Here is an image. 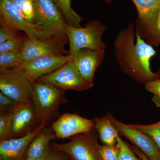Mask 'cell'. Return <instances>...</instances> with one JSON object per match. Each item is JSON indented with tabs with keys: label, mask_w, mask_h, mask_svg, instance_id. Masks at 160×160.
<instances>
[{
	"label": "cell",
	"mask_w": 160,
	"mask_h": 160,
	"mask_svg": "<svg viewBox=\"0 0 160 160\" xmlns=\"http://www.w3.org/2000/svg\"><path fill=\"white\" fill-rule=\"evenodd\" d=\"M100 151L103 160H119L120 148L117 143L114 146H100Z\"/></svg>",
	"instance_id": "27"
},
{
	"label": "cell",
	"mask_w": 160,
	"mask_h": 160,
	"mask_svg": "<svg viewBox=\"0 0 160 160\" xmlns=\"http://www.w3.org/2000/svg\"><path fill=\"white\" fill-rule=\"evenodd\" d=\"M132 129L149 135L155 141L160 149V121L151 125H128Z\"/></svg>",
	"instance_id": "24"
},
{
	"label": "cell",
	"mask_w": 160,
	"mask_h": 160,
	"mask_svg": "<svg viewBox=\"0 0 160 160\" xmlns=\"http://www.w3.org/2000/svg\"><path fill=\"white\" fill-rule=\"evenodd\" d=\"M106 28L98 20L90 21L85 27H76L67 25L65 33L69 44V55L82 49L105 50L106 45L102 40Z\"/></svg>",
	"instance_id": "3"
},
{
	"label": "cell",
	"mask_w": 160,
	"mask_h": 160,
	"mask_svg": "<svg viewBox=\"0 0 160 160\" xmlns=\"http://www.w3.org/2000/svg\"><path fill=\"white\" fill-rule=\"evenodd\" d=\"M136 29L148 44L151 46L160 44V7L156 16L151 24L141 30Z\"/></svg>",
	"instance_id": "19"
},
{
	"label": "cell",
	"mask_w": 160,
	"mask_h": 160,
	"mask_svg": "<svg viewBox=\"0 0 160 160\" xmlns=\"http://www.w3.org/2000/svg\"><path fill=\"white\" fill-rule=\"evenodd\" d=\"M59 9L67 24L76 27H81L82 18L71 7V0H52Z\"/></svg>",
	"instance_id": "20"
},
{
	"label": "cell",
	"mask_w": 160,
	"mask_h": 160,
	"mask_svg": "<svg viewBox=\"0 0 160 160\" xmlns=\"http://www.w3.org/2000/svg\"><path fill=\"white\" fill-rule=\"evenodd\" d=\"M67 42L69 40L66 34L39 39L26 36L21 51L23 62L44 56L68 55L69 51L65 47Z\"/></svg>",
	"instance_id": "5"
},
{
	"label": "cell",
	"mask_w": 160,
	"mask_h": 160,
	"mask_svg": "<svg viewBox=\"0 0 160 160\" xmlns=\"http://www.w3.org/2000/svg\"></svg>",
	"instance_id": "36"
},
{
	"label": "cell",
	"mask_w": 160,
	"mask_h": 160,
	"mask_svg": "<svg viewBox=\"0 0 160 160\" xmlns=\"http://www.w3.org/2000/svg\"><path fill=\"white\" fill-rule=\"evenodd\" d=\"M152 100V102L155 105L156 107L160 108V97L154 95Z\"/></svg>",
	"instance_id": "33"
},
{
	"label": "cell",
	"mask_w": 160,
	"mask_h": 160,
	"mask_svg": "<svg viewBox=\"0 0 160 160\" xmlns=\"http://www.w3.org/2000/svg\"><path fill=\"white\" fill-rule=\"evenodd\" d=\"M105 1H107V2H109V1H112V0H105Z\"/></svg>",
	"instance_id": "35"
},
{
	"label": "cell",
	"mask_w": 160,
	"mask_h": 160,
	"mask_svg": "<svg viewBox=\"0 0 160 160\" xmlns=\"http://www.w3.org/2000/svg\"><path fill=\"white\" fill-rule=\"evenodd\" d=\"M105 50L82 49L70 55L71 61L79 73L92 87L94 85L93 79L95 72L102 62Z\"/></svg>",
	"instance_id": "13"
},
{
	"label": "cell",
	"mask_w": 160,
	"mask_h": 160,
	"mask_svg": "<svg viewBox=\"0 0 160 160\" xmlns=\"http://www.w3.org/2000/svg\"><path fill=\"white\" fill-rule=\"evenodd\" d=\"M46 124L41 123L36 129L22 137L0 141V160H22L32 141Z\"/></svg>",
	"instance_id": "14"
},
{
	"label": "cell",
	"mask_w": 160,
	"mask_h": 160,
	"mask_svg": "<svg viewBox=\"0 0 160 160\" xmlns=\"http://www.w3.org/2000/svg\"><path fill=\"white\" fill-rule=\"evenodd\" d=\"M50 150L49 149L46 152L45 155L43 157L42 160H66L67 159L64 157L62 154V152L55 151L52 149Z\"/></svg>",
	"instance_id": "31"
},
{
	"label": "cell",
	"mask_w": 160,
	"mask_h": 160,
	"mask_svg": "<svg viewBox=\"0 0 160 160\" xmlns=\"http://www.w3.org/2000/svg\"><path fill=\"white\" fill-rule=\"evenodd\" d=\"M94 121L73 113H65L52 123V129L56 137L69 138L82 133L90 132L94 129Z\"/></svg>",
	"instance_id": "11"
},
{
	"label": "cell",
	"mask_w": 160,
	"mask_h": 160,
	"mask_svg": "<svg viewBox=\"0 0 160 160\" xmlns=\"http://www.w3.org/2000/svg\"><path fill=\"white\" fill-rule=\"evenodd\" d=\"M23 62L21 51L0 53V71L18 69Z\"/></svg>",
	"instance_id": "22"
},
{
	"label": "cell",
	"mask_w": 160,
	"mask_h": 160,
	"mask_svg": "<svg viewBox=\"0 0 160 160\" xmlns=\"http://www.w3.org/2000/svg\"><path fill=\"white\" fill-rule=\"evenodd\" d=\"M94 128L99 135L100 139L105 145L114 146L117 144L118 130L112 123L109 115L94 119Z\"/></svg>",
	"instance_id": "18"
},
{
	"label": "cell",
	"mask_w": 160,
	"mask_h": 160,
	"mask_svg": "<svg viewBox=\"0 0 160 160\" xmlns=\"http://www.w3.org/2000/svg\"><path fill=\"white\" fill-rule=\"evenodd\" d=\"M130 147L132 150L133 151V152H134L141 160H149V159L146 156V155L144 154L139 149H138L137 147H136L132 146H130Z\"/></svg>",
	"instance_id": "32"
},
{
	"label": "cell",
	"mask_w": 160,
	"mask_h": 160,
	"mask_svg": "<svg viewBox=\"0 0 160 160\" xmlns=\"http://www.w3.org/2000/svg\"><path fill=\"white\" fill-rule=\"evenodd\" d=\"M147 91L153 93L154 95L160 97V78L149 81L145 84Z\"/></svg>",
	"instance_id": "30"
},
{
	"label": "cell",
	"mask_w": 160,
	"mask_h": 160,
	"mask_svg": "<svg viewBox=\"0 0 160 160\" xmlns=\"http://www.w3.org/2000/svg\"><path fill=\"white\" fill-rule=\"evenodd\" d=\"M0 26L22 31L30 38H49L38 27L32 25L20 14L11 0H0Z\"/></svg>",
	"instance_id": "9"
},
{
	"label": "cell",
	"mask_w": 160,
	"mask_h": 160,
	"mask_svg": "<svg viewBox=\"0 0 160 160\" xmlns=\"http://www.w3.org/2000/svg\"><path fill=\"white\" fill-rule=\"evenodd\" d=\"M117 143L120 148L119 160H142L132 150L129 145L120 136L118 138Z\"/></svg>",
	"instance_id": "26"
},
{
	"label": "cell",
	"mask_w": 160,
	"mask_h": 160,
	"mask_svg": "<svg viewBox=\"0 0 160 160\" xmlns=\"http://www.w3.org/2000/svg\"><path fill=\"white\" fill-rule=\"evenodd\" d=\"M38 26L48 37L66 34L65 18L52 0H33Z\"/></svg>",
	"instance_id": "6"
},
{
	"label": "cell",
	"mask_w": 160,
	"mask_h": 160,
	"mask_svg": "<svg viewBox=\"0 0 160 160\" xmlns=\"http://www.w3.org/2000/svg\"><path fill=\"white\" fill-rule=\"evenodd\" d=\"M12 111V137L27 133L34 121H37L32 101L18 103Z\"/></svg>",
	"instance_id": "15"
},
{
	"label": "cell",
	"mask_w": 160,
	"mask_h": 160,
	"mask_svg": "<svg viewBox=\"0 0 160 160\" xmlns=\"http://www.w3.org/2000/svg\"><path fill=\"white\" fill-rule=\"evenodd\" d=\"M65 92L49 83H33L31 101L38 122L46 123L56 115L61 105L67 102Z\"/></svg>",
	"instance_id": "2"
},
{
	"label": "cell",
	"mask_w": 160,
	"mask_h": 160,
	"mask_svg": "<svg viewBox=\"0 0 160 160\" xmlns=\"http://www.w3.org/2000/svg\"><path fill=\"white\" fill-rule=\"evenodd\" d=\"M109 116L120 134L133 143L149 160H160V149L150 136L132 129L112 116Z\"/></svg>",
	"instance_id": "12"
},
{
	"label": "cell",
	"mask_w": 160,
	"mask_h": 160,
	"mask_svg": "<svg viewBox=\"0 0 160 160\" xmlns=\"http://www.w3.org/2000/svg\"><path fill=\"white\" fill-rule=\"evenodd\" d=\"M20 31L11 27L1 26L0 27V44L7 40L20 36Z\"/></svg>",
	"instance_id": "28"
},
{
	"label": "cell",
	"mask_w": 160,
	"mask_h": 160,
	"mask_svg": "<svg viewBox=\"0 0 160 160\" xmlns=\"http://www.w3.org/2000/svg\"><path fill=\"white\" fill-rule=\"evenodd\" d=\"M114 51L120 67L135 79L145 84L159 78V73L150 69V60L156 52L141 36L133 24L130 23L118 35Z\"/></svg>",
	"instance_id": "1"
},
{
	"label": "cell",
	"mask_w": 160,
	"mask_h": 160,
	"mask_svg": "<svg viewBox=\"0 0 160 160\" xmlns=\"http://www.w3.org/2000/svg\"><path fill=\"white\" fill-rule=\"evenodd\" d=\"M137 9L136 29H144L152 22L160 7V0H131Z\"/></svg>",
	"instance_id": "16"
},
{
	"label": "cell",
	"mask_w": 160,
	"mask_h": 160,
	"mask_svg": "<svg viewBox=\"0 0 160 160\" xmlns=\"http://www.w3.org/2000/svg\"><path fill=\"white\" fill-rule=\"evenodd\" d=\"M25 39V37L20 36L0 44V53L6 52L21 51L24 46Z\"/></svg>",
	"instance_id": "25"
},
{
	"label": "cell",
	"mask_w": 160,
	"mask_h": 160,
	"mask_svg": "<svg viewBox=\"0 0 160 160\" xmlns=\"http://www.w3.org/2000/svg\"><path fill=\"white\" fill-rule=\"evenodd\" d=\"M12 110L7 112H1L0 114V141L9 139L12 137Z\"/></svg>",
	"instance_id": "23"
},
{
	"label": "cell",
	"mask_w": 160,
	"mask_h": 160,
	"mask_svg": "<svg viewBox=\"0 0 160 160\" xmlns=\"http://www.w3.org/2000/svg\"><path fill=\"white\" fill-rule=\"evenodd\" d=\"M70 55L44 56L23 62L18 69L22 70L32 82L53 72L71 61Z\"/></svg>",
	"instance_id": "10"
},
{
	"label": "cell",
	"mask_w": 160,
	"mask_h": 160,
	"mask_svg": "<svg viewBox=\"0 0 160 160\" xmlns=\"http://www.w3.org/2000/svg\"><path fill=\"white\" fill-rule=\"evenodd\" d=\"M11 1L16 9H18V11L19 12L20 14L22 15V16L27 22H29L32 25L40 28L37 24L33 0H11Z\"/></svg>",
	"instance_id": "21"
},
{
	"label": "cell",
	"mask_w": 160,
	"mask_h": 160,
	"mask_svg": "<svg viewBox=\"0 0 160 160\" xmlns=\"http://www.w3.org/2000/svg\"><path fill=\"white\" fill-rule=\"evenodd\" d=\"M33 82L19 69L0 71V90L19 103L31 101Z\"/></svg>",
	"instance_id": "7"
},
{
	"label": "cell",
	"mask_w": 160,
	"mask_h": 160,
	"mask_svg": "<svg viewBox=\"0 0 160 160\" xmlns=\"http://www.w3.org/2000/svg\"><path fill=\"white\" fill-rule=\"evenodd\" d=\"M19 102L8 97L0 92V111L4 112L6 110L11 111Z\"/></svg>",
	"instance_id": "29"
},
{
	"label": "cell",
	"mask_w": 160,
	"mask_h": 160,
	"mask_svg": "<svg viewBox=\"0 0 160 160\" xmlns=\"http://www.w3.org/2000/svg\"><path fill=\"white\" fill-rule=\"evenodd\" d=\"M43 158H42L38 159L36 158L26 156V158H25V159L24 160H42Z\"/></svg>",
	"instance_id": "34"
},
{
	"label": "cell",
	"mask_w": 160,
	"mask_h": 160,
	"mask_svg": "<svg viewBox=\"0 0 160 160\" xmlns=\"http://www.w3.org/2000/svg\"><path fill=\"white\" fill-rule=\"evenodd\" d=\"M55 138V134L52 129L44 127L29 145L26 151V156L42 158L49 150L50 142Z\"/></svg>",
	"instance_id": "17"
},
{
	"label": "cell",
	"mask_w": 160,
	"mask_h": 160,
	"mask_svg": "<svg viewBox=\"0 0 160 160\" xmlns=\"http://www.w3.org/2000/svg\"><path fill=\"white\" fill-rule=\"evenodd\" d=\"M89 133L76 136L66 143H51L50 147L67 154L71 160H103L97 139Z\"/></svg>",
	"instance_id": "4"
},
{
	"label": "cell",
	"mask_w": 160,
	"mask_h": 160,
	"mask_svg": "<svg viewBox=\"0 0 160 160\" xmlns=\"http://www.w3.org/2000/svg\"><path fill=\"white\" fill-rule=\"evenodd\" d=\"M37 81L49 83L66 91H82L92 88L83 79L71 60L59 69L42 77Z\"/></svg>",
	"instance_id": "8"
}]
</instances>
